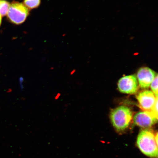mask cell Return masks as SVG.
<instances>
[{
	"label": "cell",
	"instance_id": "1",
	"mask_svg": "<svg viewBox=\"0 0 158 158\" xmlns=\"http://www.w3.org/2000/svg\"><path fill=\"white\" fill-rule=\"evenodd\" d=\"M138 148L144 155L151 158L158 157V134L149 128L142 130L138 134L137 142Z\"/></svg>",
	"mask_w": 158,
	"mask_h": 158
},
{
	"label": "cell",
	"instance_id": "2",
	"mask_svg": "<svg viewBox=\"0 0 158 158\" xmlns=\"http://www.w3.org/2000/svg\"><path fill=\"white\" fill-rule=\"evenodd\" d=\"M133 115V112L129 108L120 106L112 110L110 117L112 125L116 131L122 132L129 126Z\"/></svg>",
	"mask_w": 158,
	"mask_h": 158
},
{
	"label": "cell",
	"instance_id": "3",
	"mask_svg": "<svg viewBox=\"0 0 158 158\" xmlns=\"http://www.w3.org/2000/svg\"><path fill=\"white\" fill-rule=\"evenodd\" d=\"M29 14V9L23 4L14 2L10 5L7 15L12 23L19 25L24 22Z\"/></svg>",
	"mask_w": 158,
	"mask_h": 158
},
{
	"label": "cell",
	"instance_id": "4",
	"mask_svg": "<svg viewBox=\"0 0 158 158\" xmlns=\"http://www.w3.org/2000/svg\"><path fill=\"white\" fill-rule=\"evenodd\" d=\"M118 90L122 93L135 94L138 87L137 77L134 75L124 76L118 81Z\"/></svg>",
	"mask_w": 158,
	"mask_h": 158
},
{
	"label": "cell",
	"instance_id": "5",
	"mask_svg": "<svg viewBox=\"0 0 158 158\" xmlns=\"http://www.w3.org/2000/svg\"><path fill=\"white\" fill-rule=\"evenodd\" d=\"M157 119L151 111L143 110L138 112L134 115L133 121L135 125L147 129L157 123Z\"/></svg>",
	"mask_w": 158,
	"mask_h": 158
},
{
	"label": "cell",
	"instance_id": "6",
	"mask_svg": "<svg viewBox=\"0 0 158 158\" xmlns=\"http://www.w3.org/2000/svg\"><path fill=\"white\" fill-rule=\"evenodd\" d=\"M136 98L140 108L144 111H151L158 99L153 92L150 90L140 92Z\"/></svg>",
	"mask_w": 158,
	"mask_h": 158
},
{
	"label": "cell",
	"instance_id": "7",
	"mask_svg": "<svg viewBox=\"0 0 158 158\" xmlns=\"http://www.w3.org/2000/svg\"><path fill=\"white\" fill-rule=\"evenodd\" d=\"M157 75L155 71L148 67L140 68L137 74V80L140 86L145 89L149 87Z\"/></svg>",
	"mask_w": 158,
	"mask_h": 158
},
{
	"label": "cell",
	"instance_id": "8",
	"mask_svg": "<svg viewBox=\"0 0 158 158\" xmlns=\"http://www.w3.org/2000/svg\"><path fill=\"white\" fill-rule=\"evenodd\" d=\"M10 6L9 2L5 0H0V15L2 17L7 15Z\"/></svg>",
	"mask_w": 158,
	"mask_h": 158
},
{
	"label": "cell",
	"instance_id": "9",
	"mask_svg": "<svg viewBox=\"0 0 158 158\" xmlns=\"http://www.w3.org/2000/svg\"><path fill=\"white\" fill-rule=\"evenodd\" d=\"M23 3L29 9H34L40 5L41 0H24Z\"/></svg>",
	"mask_w": 158,
	"mask_h": 158
},
{
	"label": "cell",
	"instance_id": "10",
	"mask_svg": "<svg viewBox=\"0 0 158 158\" xmlns=\"http://www.w3.org/2000/svg\"><path fill=\"white\" fill-rule=\"evenodd\" d=\"M151 88L156 97L158 98V76L157 74L154 78L151 85Z\"/></svg>",
	"mask_w": 158,
	"mask_h": 158
},
{
	"label": "cell",
	"instance_id": "11",
	"mask_svg": "<svg viewBox=\"0 0 158 158\" xmlns=\"http://www.w3.org/2000/svg\"><path fill=\"white\" fill-rule=\"evenodd\" d=\"M156 117L158 118V99L156 101L153 108L151 111Z\"/></svg>",
	"mask_w": 158,
	"mask_h": 158
},
{
	"label": "cell",
	"instance_id": "12",
	"mask_svg": "<svg viewBox=\"0 0 158 158\" xmlns=\"http://www.w3.org/2000/svg\"><path fill=\"white\" fill-rule=\"evenodd\" d=\"M23 77H21L19 79L20 85L21 86V90H23Z\"/></svg>",
	"mask_w": 158,
	"mask_h": 158
},
{
	"label": "cell",
	"instance_id": "13",
	"mask_svg": "<svg viewBox=\"0 0 158 158\" xmlns=\"http://www.w3.org/2000/svg\"><path fill=\"white\" fill-rule=\"evenodd\" d=\"M61 95V94L60 93H58L56 95V96H55V100H58V99L60 97V96Z\"/></svg>",
	"mask_w": 158,
	"mask_h": 158
},
{
	"label": "cell",
	"instance_id": "14",
	"mask_svg": "<svg viewBox=\"0 0 158 158\" xmlns=\"http://www.w3.org/2000/svg\"><path fill=\"white\" fill-rule=\"evenodd\" d=\"M2 16L0 15V26H1V22H2Z\"/></svg>",
	"mask_w": 158,
	"mask_h": 158
}]
</instances>
